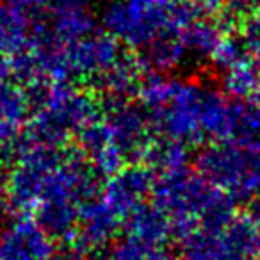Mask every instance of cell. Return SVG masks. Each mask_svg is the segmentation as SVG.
<instances>
[{
    "mask_svg": "<svg viewBox=\"0 0 260 260\" xmlns=\"http://www.w3.org/2000/svg\"><path fill=\"white\" fill-rule=\"evenodd\" d=\"M138 96L155 134L189 146L226 139L230 102L209 84L150 73L143 79Z\"/></svg>",
    "mask_w": 260,
    "mask_h": 260,
    "instance_id": "cell-1",
    "label": "cell"
},
{
    "mask_svg": "<svg viewBox=\"0 0 260 260\" xmlns=\"http://www.w3.org/2000/svg\"><path fill=\"white\" fill-rule=\"evenodd\" d=\"M98 116L102 114L96 96L82 93L72 82H52L45 105L30 114L22 134L38 145L64 148L66 143L77 138L80 130Z\"/></svg>",
    "mask_w": 260,
    "mask_h": 260,
    "instance_id": "cell-2",
    "label": "cell"
},
{
    "mask_svg": "<svg viewBox=\"0 0 260 260\" xmlns=\"http://www.w3.org/2000/svg\"><path fill=\"white\" fill-rule=\"evenodd\" d=\"M196 171L234 202L260 196V150L234 141H214L200 152Z\"/></svg>",
    "mask_w": 260,
    "mask_h": 260,
    "instance_id": "cell-3",
    "label": "cell"
},
{
    "mask_svg": "<svg viewBox=\"0 0 260 260\" xmlns=\"http://www.w3.org/2000/svg\"><path fill=\"white\" fill-rule=\"evenodd\" d=\"M184 260H260V216L235 212L219 226H196L182 241Z\"/></svg>",
    "mask_w": 260,
    "mask_h": 260,
    "instance_id": "cell-4",
    "label": "cell"
},
{
    "mask_svg": "<svg viewBox=\"0 0 260 260\" xmlns=\"http://www.w3.org/2000/svg\"><path fill=\"white\" fill-rule=\"evenodd\" d=\"M102 25L114 40L134 50L145 48L164 30L175 29L170 6L160 0H111L102 13Z\"/></svg>",
    "mask_w": 260,
    "mask_h": 260,
    "instance_id": "cell-5",
    "label": "cell"
},
{
    "mask_svg": "<svg viewBox=\"0 0 260 260\" xmlns=\"http://www.w3.org/2000/svg\"><path fill=\"white\" fill-rule=\"evenodd\" d=\"M102 118L111 128L112 141L125 162H139L155 136L146 111L128 98L100 94L96 98Z\"/></svg>",
    "mask_w": 260,
    "mask_h": 260,
    "instance_id": "cell-6",
    "label": "cell"
},
{
    "mask_svg": "<svg viewBox=\"0 0 260 260\" xmlns=\"http://www.w3.org/2000/svg\"><path fill=\"white\" fill-rule=\"evenodd\" d=\"M121 54L119 41L105 30H93L66 45L68 73L72 84L93 86V82Z\"/></svg>",
    "mask_w": 260,
    "mask_h": 260,
    "instance_id": "cell-7",
    "label": "cell"
},
{
    "mask_svg": "<svg viewBox=\"0 0 260 260\" xmlns=\"http://www.w3.org/2000/svg\"><path fill=\"white\" fill-rule=\"evenodd\" d=\"M155 175L145 164L128 162L105 178L102 200L123 221L126 214L146 202L152 194Z\"/></svg>",
    "mask_w": 260,
    "mask_h": 260,
    "instance_id": "cell-8",
    "label": "cell"
},
{
    "mask_svg": "<svg viewBox=\"0 0 260 260\" xmlns=\"http://www.w3.org/2000/svg\"><path fill=\"white\" fill-rule=\"evenodd\" d=\"M54 251V241L32 216H13L0 232V260H43Z\"/></svg>",
    "mask_w": 260,
    "mask_h": 260,
    "instance_id": "cell-9",
    "label": "cell"
},
{
    "mask_svg": "<svg viewBox=\"0 0 260 260\" xmlns=\"http://www.w3.org/2000/svg\"><path fill=\"white\" fill-rule=\"evenodd\" d=\"M187 55V48L180 38V30L168 29L153 38L145 48H141L138 57L145 72L166 75L168 72L177 70Z\"/></svg>",
    "mask_w": 260,
    "mask_h": 260,
    "instance_id": "cell-10",
    "label": "cell"
},
{
    "mask_svg": "<svg viewBox=\"0 0 260 260\" xmlns=\"http://www.w3.org/2000/svg\"><path fill=\"white\" fill-rule=\"evenodd\" d=\"M121 223L126 235L139 239L146 244L164 246V242H168L170 237H173L170 217L160 209H157L153 203L145 202L130 214H126Z\"/></svg>",
    "mask_w": 260,
    "mask_h": 260,
    "instance_id": "cell-11",
    "label": "cell"
},
{
    "mask_svg": "<svg viewBox=\"0 0 260 260\" xmlns=\"http://www.w3.org/2000/svg\"><path fill=\"white\" fill-rule=\"evenodd\" d=\"M30 23L32 16L25 9L0 4V54L16 55L27 50L30 43Z\"/></svg>",
    "mask_w": 260,
    "mask_h": 260,
    "instance_id": "cell-12",
    "label": "cell"
},
{
    "mask_svg": "<svg viewBox=\"0 0 260 260\" xmlns=\"http://www.w3.org/2000/svg\"><path fill=\"white\" fill-rule=\"evenodd\" d=\"M141 162L153 171V175L184 168L189 162V145L168 136L155 134L146 146Z\"/></svg>",
    "mask_w": 260,
    "mask_h": 260,
    "instance_id": "cell-13",
    "label": "cell"
},
{
    "mask_svg": "<svg viewBox=\"0 0 260 260\" xmlns=\"http://www.w3.org/2000/svg\"><path fill=\"white\" fill-rule=\"evenodd\" d=\"M45 16L52 34L64 45L94 30V18L86 8H54Z\"/></svg>",
    "mask_w": 260,
    "mask_h": 260,
    "instance_id": "cell-14",
    "label": "cell"
},
{
    "mask_svg": "<svg viewBox=\"0 0 260 260\" xmlns=\"http://www.w3.org/2000/svg\"><path fill=\"white\" fill-rule=\"evenodd\" d=\"M224 30L212 16H198L192 22H189L184 29H180V38L187 48L189 55L198 57H210L216 45L223 38Z\"/></svg>",
    "mask_w": 260,
    "mask_h": 260,
    "instance_id": "cell-15",
    "label": "cell"
},
{
    "mask_svg": "<svg viewBox=\"0 0 260 260\" xmlns=\"http://www.w3.org/2000/svg\"><path fill=\"white\" fill-rule=\"evenodd\" d=\"M260 87V61L251 59L239 62L234 68L223 72L224 94L235 100H246Z\"/></svg>",
    "mask_w": 260,
    "mask_h": 260,
    "instance_id": "cell-16",
    "label": "cell"
},
{
    "mask_svg": "<svg viewBox=\"0 0 260 260\" xmlns=\"http://www.w3.org/2000/svg\"><path fill=\"white\" fill-rule=\"evenodd\" d=\"M109 260H168L162 246H152L130 235L116 239L107 248Z\"/></svg>",
    "mask_w": 260,
    "mask_h": 260,
    "instance_id": "cell-17",
    "label": "cell"
},
{
    "mask_svg": "<svg viewBox=\"0 0 260 260\" xmlns=\"http://www.w3.org/2000/svg\"><path fill=\"white\" fill-rule=\"evenodd\" d=\"M29 116L30 111L22 86L11 80L0 84V119L23 126Z\"/></svg>",
    "mask_w": 260,
    "mask_h": 260,
    "instance_id": "cell-18",
    "label": "cell"
},
{
    "mask_svg": "<svg viewBox=\"0 0 260 260\" xmlns=\"http://www.w3.org/2000/svg\"><path fill=\"white\" fill-rule=\"evenodd\" d=\"M209 59H210V62L216 66V70H219V72L223 73V72H226V70L234 68L239 62L248 61L249 54H248V50H246L239 32L237 34L224 32Z\"/></svg>",
    "mask_w": 260,
    "mask_h": 260,
    "instance_id": "cell-19",
    "label": "cell"
},
{
    "mask_svg": "<svg viewBox=\"0 0 260 260\" xmlns=\"http://www.w3.org/2000/svg\"><path fill=\"white\" fill-rule=\"evenodd\" d=\"M258 2L260 0H226L214 18L223 27L224 32H234V30H239L241 23L256 8Z\"/></svg>",
    "mask_w": 260,
    "mask_h": 260,
    "instance_id": "cell-20",
    "label": "cell"
},
{
    "mask_svg": "<svg viewBox=\"0 0 260 260\" xmlns=\"http://www.w3.org/2000/svg\"><path fill=\"white\" fill-rule=\"evenodd\" d=\"M239 36L248 50L249 57L260 61V2L256 8L246 16V20L239 27Z\"/></svg>",
    "mask_w": 260,
    "mask_h": 260,
    "instance_id": "cell-21",
    "label": "cell"
},
{
    "mask_svg": "<svg viewBox=\"0 0 260 260\" xmlns=\"http://www.w3.org/2000/svg\"><path fill=\"white\" fill-rule=\"evenodd\" d=\"M43 260H87L86 253L79 251L77 248L70 246L66 249H61V251H52L48 256H45Z\"/></svg>",
    "mask_w": 260,
    "mask_h": 260,
    "instance_id": "cell-22",
    "label": "cell"
},
{
    "mask_svg": "<svg viewBox=\"0 0 260 260\" xmlns=\"http://www.w3.org/2000/svg\"><path fill=\"white\" fill-rule=\"evenodd\" d=\"M224 2H226V0H196V4H198V8L202 9L203 15L212 16V18L221 11Z\"/></svg>",
    "mask_w": 260,
    "mask_h": 260,
    "instance_id": "cell-23",
    "label": "cell"
},
{
    "mask_svg": "<svg viewBox=\"0 0 260 260\" xmlns=\"http://www.w3.org/2000/svg\"><path fill=\"white\" fill-rule=\"evenodd\" d=\"M8 4L15 6V8L25 9V11H40L43 6L50 4V0H6Z\"/></svg>",
    "mask_w": 260,
    "mask_h": 260,
    "instance_id": "cell-24",
    "label": "cell"
},
{
    "mask_svg": "<svg viewBox=\"0 0 260 260\" xmlns=\"http://www.w3.org/2000/svg\"><path fill=\"white\" fill-rule=\"evenodd\" d=\"M11 57L6 54H0V84L11 80Z\"/></svg>",
    "mask_w": 260,
    "mask_h": 260,
    "instance_id": "cell-25",
    "label": "cell"
},
{
    "mask_svg": "<svg viewBox=\"0 0 260 260\" xmlns=\"http://www.w3.org/2000/svg\"><path fill=\"white\" fill-rule=\"evenodd\" d=\"M54 8H86L89 0H50Z\"/></svg>",
    "mask_w": 260,
    "mask_h": 260,
    "instance_id": "cell-26",
    "label": "cell"
},
{
    "mask_svg": "<svg viewBox=\"0 0 260 260\" xmlns=\"http://www.w3.org/2000/svg\"><path fill=\"white\" fill-rule=\"evenodd\" d=\"M164 4L168 6H173V4H185V2H192V0H160Z\"/></svg>",
    "mask_w": 260,
    "mask_h": 260,
    "instance_id": "cell-27",
    "label": "cell"
},
{
    "mask_svg": "<svg viewBox=\"0 0 260 260\" xmlns=\"http://www.w3.org/2000/svg\"><path fill=\"white\" fill-rule=\"evenodd\" d=\"M4 209V202H2V191H0V210Z\"/></svg>",
    "mask_w": 260,
    "mask_h": 260,
    "instance_id": "cell-28",
    "label": "cell"
}]
</instances>
